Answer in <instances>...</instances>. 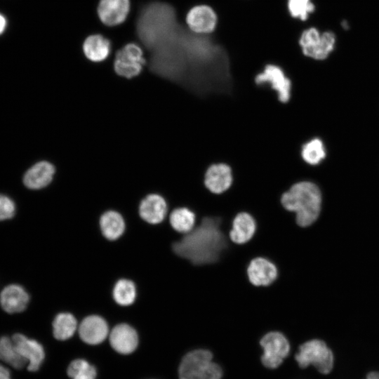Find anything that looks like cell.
<instances>
[{"mask_svg":"<svg viewBox=\"0 0 379 379\" xmlns=\"http://www.w3.org/2000/svg\"><path fill=\"white\" fill-rule=\"evenodd\" d=\"M222 219L216 215L204 216L197 227L173 244V252L195 266L218 262L230 248L222 229Z\"/></svg>","mask_w":379,"mask_h":379,"instance_id":"cell-1","label":"cell"},{"mask_svg":"<svg viewBox=\"0 0 379 379\" xmlns=\"http://www.w3.org/2000/svg\"><path fill=\"white\" fill-rule=\"evenodd\" d=\"M280 204L286 211L295 213V223L298 227H307L320 214L321 191L312 182H298L281 195Z\"/></svg>","mask_w":379,"mask_h":379,"instance_id":"cell-2","label":"cell"},{"mask_svg":"<svg viewBox=\"0 0 379 379\" xmlns=\"http://www.w3.org/2000/svg\"><path fill=\"white\" fill-rule=\"evenodd\" d=\"M222 369L213 361V354L198 349L186 354L179 366L180 379H221Z\"/></svg>","mask_w":379,"mask_h":379,"instance_id":"cell-3","label":"cell"},{"mask_svg":"<svg viewBox=\"0 0 379 379\" xmlns=\"http://www.w3.org/2000/svg\"><path fill=\"white\" fill-rule=\"evenodd\" d=\"M295 358L300 368L312 365L325 375L330 373L334 366L333 352L325 342L319 339H312L300 345Z\"/></svg>","mask_w":379,"mask_h":379,"instance_id":"cell-4","label":"cell"},{"mask_svg":"<svg viewBox=\"0 0 379 379\" xmlns=\"http://www.w3.org/2000/svg\"><path fill=\"white\" fill-rule=\"evenodd\" d=\"M304 55L314 60H324L333 50L335 36L332 32L320 33L315 27L305 29L298 40Z\"/></svg>","mask_w":379,"mask_h":379,"instance_id":"cell-5","label":"cell"},{"mask_svg":"<svg viewBox=\"0 0 379 379\" xmlns=\"http://www.w3.org/2000/svg\"><path fill=\"white\" fill-rule=\"evenodd\" d=\"M145 63L142 49L138 44L130 43L116 53L113 67L118 76L130 79L142 72Z\"/></svg>","mask_w":379,"mask_h":379,"instance_id":"cell-6","label":"cell"},{"mask_svg":"<svg viewBox=\"0 0 379 379\" xmlns=\"http://www.w3.org/2000/svg\"><path fill=\"white\" fill-rule=\"evenodd\" d=\"M263 349L262 364L269 368L279 366L290 352V344L286 336L279 331H270L260 340Z\"/></svg>","mask_w":379,"mask_h":379,"instance_id":"cell-7","label":"cell"},{"mask_svg":"<svg viewBox=\"0 0 379 379\" xmlns=\"http://www.w3.org/2000/svg\"><path fill=\"white\" fill-rule=\"evenodd\" d=\"M185 20L191 32L201 35L214 32L218 22L215 11L207 4H198L191 7L187 12Z\"/></svg>","mask_w":379,"mask_h":379,"instance_id":"cell-8","label":"cell"},{"mask_svg":"<svg viewBox=\"0 0 379 379\" xmlns=\"http://www.w3.org/2000/svg\"><path fill=\"white\" fill-rule=\"evenodd\" d=\"M257 85L268 84L274 90L279 100L286 103L291 98V81L281 67L274 64H267L263 70L255 77Z\"/></svg>","mask_w":379,"mask_h":379,"instance_id":"cell-9","label":"cell"},{"mask_svg":"<svg viewBox=\"0 0 379 379\" xmlns=\"http://www.w3.org/2000/svg\"><path fill=\"white\" fill-rule=\"evenodd\" d=\"M249 282L256 287L272 285L279 277L277 266L271 260L262 256L253 258L246 267Z\"/></svg>","mask_w":379,"mask_h":379,"instance_id":"cell-10","label":"cell"},{"mask_svg":"<svg viewBox=\"0 0 379 379\" xmlns=\"http://www.w3.org/2000/svg\"><path fill=\"white\" fill-rule=\"evenodd\" d=\"M232 183V171L226 164H213L204 173V186L213 194H223L231 187Z\"/></svg>","mask_w":379,"mask_h":379,"instance_id":"cell-11","label":"cell"},{"mask_svg":"<svg viewBox=\"0 0 379 379\" xmlns=\"http://www.w3.org/2000/svg\"><path fill=\"white\" fill-rule=\"evenodd\" d=\"M130 7V0H100L97 13L104 25L113 27L126 20Z\"/></svg>","mask_w":379,"mask_h":379,"instance_id":"cell-12","label":"cell"},{"mask_svg":"<svg viewBox=\"0 0 379 379\" xmlns=\"http://www.w3.org/2000/svg\"><path fill=\"white\" fill-rule=\"evenodd\" d=\"M228 237L230 241L237 245L248 243L255 236L257 222L255 218L249 213L241 211L234 217Z\"/></svg>","mask_w":379,"mask_h":379,"instance_id":"cell-13","label":"cell"},{"mask_svg":"<svg viewBox=\"0 0 379 379\" xmlns=\"http://www.w3.org/2000/svg\"><path fill=\"white\" fill-rule=\"evenodd\" d=\"M12 340L19 354L27 361L28 370L38 371L45 357L42 345L20 333L13 335Z\"/></svg>","mask_w":379,"mask_h":379,"instance_id":"cell-14","label":"cell"},{"mask_svg":"<svg viewBox=\"0 0 379 379\" xmlns=\"http://www.w3.org/2000/svg\"><path fill=\"white\" fill-rule=\"evenodd\" d=\"M55 167L51 162L41 161L29 168L24 175V185L31 190L47 187L53 180Z\"/></svg>","mask_w":379,"mask_h":379,"instance_id":"cell-15","label":"cell"},{"mask_svg":"<svg viewBox=\"0 0 379 379\" xmlns=\"http://www.w3.org/2000/svg\"><path fill=\"white\" fill-rule=\"evenodd\" d=\"M168 211L165 199L158 194H149L142 199L139 214L142 220L150 224H158L164 220Z\"/></svg>","mask_w":379,"mask_h":379,"instance_id":"cell-16","label":"cell"},{"mask_svg":"<svg viewBox=\"0 0 379 379\" xmlns=\"http://www.w3.org/2000/svg\"><path fill=\"white\" fill-rule=\"evenodd\" d=\"M108 326L102 317L91 315L86 317L79 327L81 339L86 343L97 345L102 343L108 335Z\"/></svg>","mask_w":379,"mask_h":379,"instance_id":"cell-17","label":"cell"},{"mask_svg":"<svg viewBox=\"0 0 379 379\" xmlns=\"http://www.w3.org/2000/svg\"><path fill=\"white\" fill-rule=\"evenodd\" d=\"M109 342L112 348L117 352L127 354L136 349L138 338L133 328L126 324H121L111 331Z\"/></svg>","mask_w":379,"mask_h":379,"instance_id":"cell-18","label":"cell"},{"mask_svg":"<svg viewBox=\"0 0 379 379\" xmlns=\"http://www.w3.org/2000/svg\"><path fill=\"white\" fill-rule=\"evenodd\" d=\"M29 297L23 287L17 284L6 286L0 294V304L8 313L20 312L25 310Z\"/></svg>","mask_w":379,"mask_h":379,"instance_id":"cell-19","label":"cell"},{"mask_svg":"<svg viewBox=\"0 0 379 379\" xmlns=\"http://www.w3.org/2000/svg\"><path fill=\"white\" fill-rule=\"evenodd\" d=\"M82 49L86 58L91 62H100L106 60L111 52V44L101 34H91L86 38Z\"/></svg>","mask_w":379,"mask_h":379,"instance_id":"cell-20","label":"cell"},{"mask_svg":"<svg viewBox=\"0 0 379 379\" xmlns=\"http://www.w3.org/2000/svg\"><path fill=\"white\" fill-rule=\"evenodd\" d=\"M100 225L103 235L109 240L118 239L125 230L123 217L114 211L104 213L100 217Z\"/></svg>","mask_w":379,"mask_h":379,"instance_id":"cell-21","label":"cell"},{"mask_svg":"<svg viewBox=\"0 0 379 379\" xmlns=\"http://www.w3.org/2000/svg\"><path fill=\"white\" fill-rule=\"evenodd\" d=\"M195 213L187 207L176 208L171 213L169 222L173 229L181 234L192 231L196 222Z\"/></svg>","mask_w":379,"mask_h":379,"instance_id":"cell-22","label":"cell"},{"mask_svg":"<svg viewBox=\"0 0 379 379\" xmlns=\"http://www.w3.org/2000/svg\"><path fill=\"white\" fill-rule=\"evenodd\" d=\"M77 328V321L70 313H60L53 322V335L60 340H65L71 338Z\"/></svg>","mask_w":379,"mask_h":379,"instance_id":"cell-23","label":"cell"},{"mask_svg":"<svg viewBox=\"0 0 379 379\" xmlns=\"http://www.w3.org/2000/svg\"><path fill=\"white\" fill-rule=\"evenodd\" d=\"M0 359L17 369L27 364L18 352L12 338L7 336L0 338Z\"/></svg>","mask_w":379,"mask_h":379,"instance_id":"cell-24","label":"cell"},{"mask_svg":"<svg viewBox=\"0 0 379 379\" xmlns=\"http://www.w3.org/2000/svg\"><path fill=\"white\" fill-rule=\"evenodd\" d=\"M136 297L134 284L128 279L119 280L113 289V298L117 303L122 306L131 305Z\"/></svg>","mask_w":379,"mask_h":379,"instance_id":"cell-25","label":"cell"},{"mask_svg":"<svg viewBox=\"0 0 379 379\" xmlns=\"http://www.w3.org/2000/svg\"><path fill=\"white\" fill-rule=\"evenodd\" d=\"M302 159L310 165L319 164L326 157V151L322 141L314 138L302 145L301 149Z\"/></svg>","mask_w":379,"mask_h":379,"instance_id":"cell-26","label":"cell"},{"mask_svg":"<svg viewBox=\"0 0 379 379\" xmlns=\"http://www.w3.org/2000/svg\"><path fill=\"white\" fill-rule=\"evenodd\" d=\"M286 8L291 18L305 21L314 11L315 6L311 0H287Z\"/></svg>","mask_w":379,"mask_h":379,"instance_id":"cell-27","label":"cell"},{"mask_svg":"<svg viewBox=\"0 0 379 379\" xmlns=\"http://www.w3.org/2000/svg\"><path fill=\"white\" fill-rule=\"evenodd\" d=\"M67 374L72 379H95V367L84 359H75L68 366Z\"/></svg>","mask_w":379,"mask_h":379,"instance_id":"cell-28","label":"cell"},{"mask_svg":"<svg viewBox=\"0 0 379 379\" xmlns=\"http://www.w3.org/2000/svg\"><path fill=\"white\" fill-rule=\"evenodd\" d=\"M15 213L14 201L8 197L0 194V220L13 218Z\"/></svg>","mask_w":379,"mask_h":379,"instance_id":"cell-29","label":"cell"},{"mask_svg":"<svg viewBox=\"0 0 379 379\" xmlns=\"http://www.w3.org/2000/svg\"><path fill=\"white\" fill-rule=\"evenodd\" d=\"M0 379H11L8 369L0 364Z\"/></svg>","mask_w":379,"mask_h":379,"instance_id":"cell-30","label":"cell"},{"mask_svg":"<svg viewBox=\"0 0 379 379\" xmlns=\"http://www.w3.org/2000/svg\"><path fill=\"white\" fill-rule=\"evenodd\" d=\"M7 27V20L5 16L0 13V35L4 33Z\"/></svg>","mask_w":379,"mask_h":379,"instance_id":"cell-31","label":"cell"},{"mask_svg":"<svg viewBox=\"0 0 379 379\" xmlns=\"http://www.w3.org/2000/svg\"><path fill=\"white\" fill-rule=\"evenodd\" d=\"M366 379H379V372L378 371H371L366 376Z\"/></svg>","mask_w":379,"mask_h":379,"instance_id":"cell-32","label":"cell"},{"mask_svg":"<svg viewBox=\"0 0 379 379\" xmlns=\"http://www.w3.org/2000/svg\"><path fill=\"white\" fill-rule=\"evenodd\" d=\"M342 26L344 29H348L349 27L347 22L345 20L342 22Z\"/></svg>","mask_w":379,"mask_h":379,"instance_id":"cell-33","label":"cell"}]
</instances>
